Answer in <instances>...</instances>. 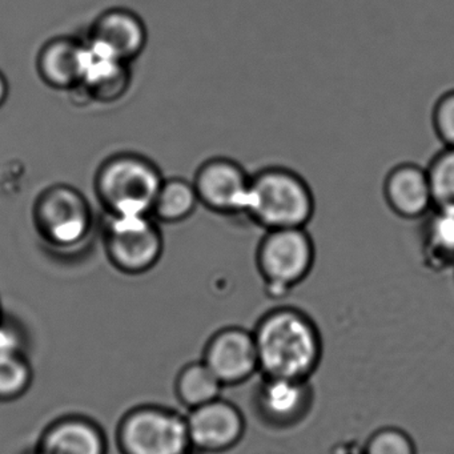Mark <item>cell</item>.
Segmentation results:
<instances>
[{
	"label": "cell",
	"instance_id": "6da1fadb",
	"mask_svg": "<svg viewBox=\"0 0 454 454\" xmlns=\"http://www.w3.org/2000/svg\"><path fill=\"white\" fill-rule=\"evenodd\" d=\"M260 371L265 377L309 380L323 357L315 321L297 308H278L254 332Z\"/></svg>",
	"mask_w": 454,
	"mask_h": 454
},
{
	"label": "cell",
	"instance_id": "7a4b0ae2",
	"mask_svg": "<svg viewBox=\"0 0 454 454\" xmlns=\"http://www.w3.org/2000/svg\"><path fill=\"white\" fill-rule=\"evenodd\" d=\"M316 214L312 187L299 172L272 166L251 175L246 215L265 231L308 228Z\"/></svg>",
	"mask_w": 454,
	"mask_h": 454
},
{
	"label": "cell",
	"instance_id": "3957f363",
	"mask_svg": "<svg viewBox=\"0 0 454 454\" xmlns=\"http://www.w3.org/2000/svg\"><path fill=\"white\" fill-rule=\"evenodd\" d=\"M163 180L151 159L139 153H115L95 174V195L108 217L151 216Z\"/></svg>",
	"mask_w": 454,
	"mask_h": 454
},
{
	"label": "cell",
	"instance_id": "277c9868",
	"mask_svg": "<svg viewBox=\"0 0 454 454\" xmlns=\"http://www.w3.org/2000/svg\"><path fill=\"white\" fill-rule=\"evenodd\" d=\"M33 223L39 239L58 252L79 251L97 230L89 199L68 184L50 185L39 193L33 207Z\"/></svg>",
	"mask_w": 454,
	"mask_h": 454
},
{
	"label": "cell",
	"instance_id": "5b68a950",
	"mask_svg": "<svg viewBox=\"0 0 454 454\" xmlns=\"http://www.w3.org/2000/svg\"><path fill=\"white\" fill-rule=\"evenodd\" d=\"M316 246L308 228L265 231L256 264L272 297L286 296L312 272Z\"/></svg>",
	"mask_w": 454,
	"mask_h": 454
},
{
	"label": "cell",
	"instance_id": "8992f818",
	"mask_svg": "<svg viewBox=\"0 0 454 454\" xmlns=\"http://www.w3.org/2000/svg\"><path fill=\"white\" fill-rule=\"evenodd\" d=\"M103 244L111 264L131 275L153 270L164 249L163 233L151 216L108 217Z\"/></svg>",
	"mask_w": 454,
	"mask_h": 454
},
{
	"label": "cell",
	"instance_id": "52a82bcc",
	"mask_svg": "<svg viewBox=\"0 0 454 454\" xmlns=\"http://www.w3.org/2000/svg\"><path fill=\"white\" fill-rule=\"evenodd\" d=\"M124 454H187L191 445L187 422L160 408L131 411L119 430Z\"/></svg>",
	"mask_w": 454,
	"mask_h": 454
},
{
	"label": "cell",
	"instance_id": "ba28073f",
	"mask_svg": "<svg viewBox=\"0 0 454 454\" xmlns=\"http://www.w3.org/2000/svg\"><path fill=\"white\" fill-rule=\"evenodd\" d=\"M192 184L199 203L208 211L224 216L246 215L251 175L238 161L227 158L204 161Z\"/></svg>",
	"mask_w": 454,
	"mask_h": 454
},
{
	"label": "cell",
	"instance_id": "9c48e42d",
	"mask_svg": "<svg viewBox=\"0 0 454 454\" xmlns=\"http://www.w3.org/2000/svg\"><path fill=\"white\" fill-rule=\"evenodd\" d=\"M147 42V28L137 15L111 10L95 20L86 43L99 54L131 65L145 52Z\"/></svg>",
	"mask_w": 454,
	"mask_h": 454
},
{
	"label": "cell",
	"instance_id": "30bf717a",
	"mask_svg": "<svg viewBox=\"0 0 454 454\" xmlns=\"http://www.w3.org/2000/svg\"><path fill=\"white\" fill-rule=\"evenodd\" d=\"M382 196L395 216L409 222H421L434 208L427 167L411 161L395 164L387 171Z\"/></svg>",
	"mask_w": 454,
	"mask_h": 454
},
{
	"label": "cell",
	"instance_id": "8fae6325",
	"mask_svg": "<svg viewBox=\"0 0 454 454\" xmlns=\"http://www.w3.org/2000/svg\"><path fill=\"white\" fill-rule=\"evenodd\" d=\"M185 422L191 445L201 450H224L235 445L244 433L240 411L220 398L192 409Z\"/></svg>",
	"mask_w": 454,
	"mask_h": 454
},
{
	"label": "cell",
	"instance_id": "7c38bea8",
	"mask_svg": "<svg viewBox=\"0 0 454 454\" xmlns=\"http://www.w3.org/2000/svg\"><path fill=\"white\" fill-rule=\"evenodd\" d=\"M204 363L224 384H239L259 371L254 333L244 329H225L209 342Z\"/></svg>",
	"mask_w": 454,
	"mask_h": 454
},
{
	"label": "cell",
	"instance_id": "4fadbf2b",
	"mask_svg": "<svg viewBox=\"0 0 454 454\" xmlns=\"http://www.w3.org/2000/svg\"><path fill=\"white\" fill-rule=\"evenodd\" d=\"M87 62L86 42L59 36L47 42L38 54L39 78L55 91L76 92L83 81Z\"/></svg>",
	"mask_w": 454,
	"mask_h": 454
},
{
	"label": "cell",
	"instance_id": "5bb4252c",
	"mask_svg": "<svg viewBox=\"0 0 454 454\" xmlns=\"http://www.w3.org/2000/svg\"><path fill=\"white\" fill-rule=\"evenodd\" d=\"M313 392L308 380L264 377L257 406L262 416L276 427H292L305 419L312 406Z\"/></svg>",
	"mask_w": 454,
	"mask_h": 454
},
{
	"label": "cell",
	"instance_id": "9a60e30c",
	"mask_svg": "<svg viewBox=\"0 0 454 454\" xmlns=\"http://www.w3.org/2000/svg\"><path fill=\"white\" fill-rule=\"evenodd\" d=\"M131 83L129 65L99 54L87 44L86 68L78 90L86 99L99 105H113L126 97Z\"/></svg>",
	"mask_w": 454,
	"mask_h": 454
},
{
	"label": "cell",
	"instance_id": "2e32d148",
	"mask_svg": "<svg viewBox=\"0 0 454 454\" xmlns=\"http://www.w3.org/2000/svg\"><path fill=\"white\" fill-rule=\"evenodd\" d=\"M38 454H106L105 435L87 419H62L47 430Z\"/></svg>",
	"mask_w": 454,
	"mask_h": 454
},
{
	"label": "cell",
	"instance_id": "e0dca14e",
	"mask_svg": "<svg viewBox=\"0 0 454 454\" xmlns=\"http://www.w3.org/2000/svg\"><path fill=\"white\" fill-rule=\"evenodd\" d=\"M419 251L422 262L430 270H453L454 212L433 209L421 220Z\"/></svg>",
	"mask_w": 454,
	"mask_h": 454
},
{
	"label": "cell",
	"instance_id": "ac0fdd59",
	"mask_svg": "<svg viewBox=\"0 0 454 454\" xmlns=\"http://www.w3.org/2000/svg\"><path fill=\"white\" fill-rule=\"evenodd\" d=\"M200 206L192 182L182 177L164 179L159 188L151 217L164 224H179L195 214Z\"/></svg>",
	"mask_w": 454,
	"mask_h": 454
},
{
	"label": "cell",
	"instance_id": "d6986e66",
	"mask_svg": "<svg viewBox=\"0 0 454 454\" xmlns=\"http://www.w3.org/2000/svg\"><path fill=\"white\" fill-rule=\"evenodd\" d=\"M223 382L204 363H195L183 369L176 382L177 395L191 409L219 398Z\"/></svg>",
	"mask_w": 454,
	"mask_h": 454
},
{
	"label": "cell",
	"instance_id": "ffe728a7",
	"mask_svg": "<svg viewBox=\"0 0 454 454\" xmlns=\"http://www.w3.org/2000/svg\"><path fill=\"white\" fill-rule=\"evenodd\" d=\"M432 188L433 209L454 212V148H445L433 156L427 166Z\"/></svg>",
	"mask_w": 454,
	"mask_h": 454
},
{
	"label": "cell",
	"instance_id": "44dd1931",
	"mask_svg": "<svg viewBox=\"0 0 454 454\" xmlns=\"http://www.w3.org/2000/svg\"><path fill=\"white\" fill-rule=\"evenodd\" d=\"M31 368L22 355L0 357V398H14L27 390Z\"/></svg>",
	"mask_w": 454,
	"mask_h": 454
},
{
	"label": "cell",
	"instance_id": "7402d4cb",
	"mask_svg": "<svg viewBox=\"0 0 454 454\" xmlns=\"http://www.w3.org/2000/svg\"><path fill=\"white\" fill-rule=\"evenodd\" d=\"M364 454H417L413 438L395 427H380L369 435Z\"/></svg>",
	"mask_w": 454,
	"mask_h": 454
},
{
	"label": "cell",
	"instance_id": "603a6c76",
	"mask_svg": "<svg viewBox=\"0 0 454 454\" xmlns=\"http://www.w3.org/2000/svg\"><path fill=\"white\" fill-rule=\"evenodd\" d=\"M432 127L442 147L454 148V89L442 92L433 105Z\"/></svg>",
	"mask_w": 454,
	"mask_h": 454
},
{
	"label": "cell",
	"instance_id": "cb8c5ba5",
	"mask_svg": "<svg viewBox=\"0 0 454 454\" xmlns=\"http://www.w3.org/2000/svg\"><path fill=\"white\" fill-rule=\"evenodd\" d=\"M22 336L15 326L0 321V357L22 355Z\"/></svg>",
	"mask_w": 454,
	"mask_h": 454
},
{
	"label": "cell",
	"instance_id": "d4e9b609",
	"mask_svg": "<svg viewBox=\"0 0 454 454\" xmlns=\"http://www.w3.org/2000/svg\"><path fill=\"white\" fill-rule=\"evenodd\" d=\"M10 86L9 81L6 76L0 73V108L6 105L7 99H9Z\"/></svg>",
	"mask_w": 454,
	"mask_h": 454
},
{
	"label": "cell",
	"instance_id": "484cf974",
	"mask_svg": "<svg viewBox=\"0 0 454 454\" xmlns=\"http://www.w3.org/2000/svg\"><path fill=\"white\" fill-rule=\"evenodd\" d=\"M453 270H454V268H453Z\"/></svg>",
	"mask_w": 454,
	"mask_h": 454
},
{
	"label": "cell",
	"instance_id": "4316f807",
	"mask_svg": "<svg viewBox=\"0 0 454 454\" xmlns=\"http://www.w3.org/2000/svg\"><path fill=\"white\" fill-rule=\"evenodd\" d=\"M188 454V453H187Z\"/></svg>",
	"mask_w": 454,
	"mask_h": 454
}]
</instances>
